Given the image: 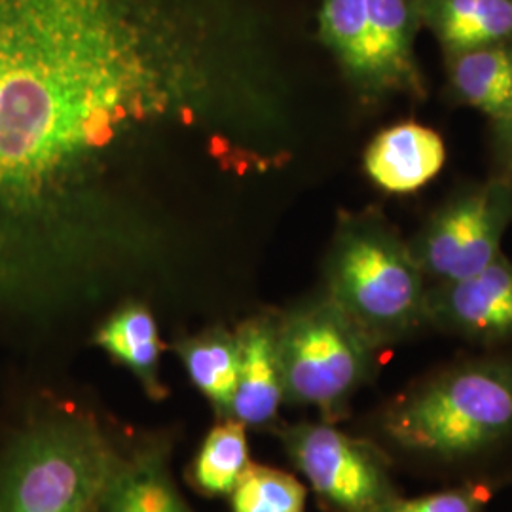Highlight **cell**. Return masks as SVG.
<instances>
[{"label":"cell","instance_id":"6da1fadb","mask_svg":"<svg viewBox=\"0 0 512 512\" xmlns=\"http://www.w3.org/2000/svg\"><path fill=\"white\" fill-rule=\"evenodd\" d=\"M154 0H0V313L33 315L37 226L181 55Z\"/></svg>","mask_w":512,"mask_h":512},{"label":"cell","instance_id":"7a4b0ae2","mask_svg":"<svg viewBox=\"0 0 512 512\" xmlns=\"http://www.w3.org/2000/svg\"><path fill=\"white\" fill-rule=\"evenodd\" d=\"M393 471L442 486H512V353L437 366L357 421Z\"/></svg>","mask_w":512,"mask_h":512},{"label":"cell","instance_id":"3957f363","mask_svg":"<svg viewBox=\"0 0 512 512\" xmlns=\"http://www.w3.org/2000/svg\"><path fill=\"white\" fill-rule=\"evenodd\" d=\"M73 391L38 387L0 408V512H97L129 437Z\"/></svg>","mask_w":512,"mask_h":512},{"label":"cell","instance_id":"277c9868","mask_svg":"<svg viewBox=\"0 0 512 512\" xmlns=\"http://www.w3.org/2000/svg\"><path fill=\"white\" fill-rule=\"evenodd\" d=\"M323 291L382 349L427 329L429 283L410 243L378 213L340 222L325 262Z\"/></svg>","mask_w":512,"mask_h":512},{"label":"cell","instance_id":"5b68a950","mask_svg":"<svg viewBox=\"0 0 512 512\" xmlns=\"http://www.w3.org/2000/svg\"><path fill=\"white\" fill-rule=\"evenodd\" d=\"M277 348L285 406L336 425L351 420L353 401L378 376L384 351L325 291L277 311Z\"/></svg>","mask_w":512,"mask_h":512},{"label":"cell","instance_id":"8992f818","mask_svg":"<svg viewBox=\"0 0 512 512\" xmlns=\"http://www.w3.org/2000/svg\"><path fill=\"white\" fill-rule=\"evenodd\" d=\"M274 437L323 512H380L401 495L384 454L336 423L281 421Z\"/></svg>","mask_w":512,"mask_h":512},{"label":"cell","instance_id":"52a82bcc","mask_svg":"<svg viewBox=\"0 0 512 512\" xmlns=\"http://www.w3.org/2000/svg\"><path fill=\"white\" fill-rule=\"evenodd\" d=\"M512 222V179H495L459 192L427 220L410 243L429 287L467 279L501 253Z\"/></svg>","mask_w":512,"mask_h":512},{"label":"cell","instance_id":"ba28073f","mask_svg":"<svg viewBox=\"0 0 512 512\" xmlns=\"http://www.w3.org/2000/svg\"><path fill=\"white\" fill-rule=\"evenodd\" d=\"M425 323L484 348L512 340V260L501 255L467 279L431 285Z\"/></svg>","mask_w":512,"mask_h":512},{"label":"cell","instance_id":"9c48e42d","mask_svg":"<svg viewBox=\"0 0 512 512\" xmlns=\"http://www.w3.org/2000/svg\"><path fill=\"white\" fill-rule=\"evenodd\" d=\"M177 427L129 431L97 512H196L175 475Z\"/></svg>","mask_w":512,"mask_h":512},{"label":"cell","instance_id":"30bf717a","mask_svg":"<svg viewBox=\"0 0 512 512\" xmlns=\"http://www.w3.org/2000/svg\"><path fill=\"white\" fill-rule=\"evenodd\" d=\"M238 384L230 418L251 431L272 433L281 425L285 406L283 376L277 348V311L243 319L236 327Z\"/></svg>","mask_w":512,"mask_h":512},{"label":"cell","instance_id":"8fae6325","mask_svg":"<svg viewBox=\"0 0 512 512\" xmlns=\"http://www.w3.org/2000/svg\"><path fill=\"white\" fill-rule=\"evenodd\" d=\"M446 162L444 141L435 129L401 122L380 131L365 152L372 183L391 194H410L433 181Z\"/></svg>","mask_w":512,"mask_h":512},{"label":"cell","instance_id":"7c38bea8","mask_svg":"<svg viewBox=\"0 0 512 512\" xmlns=\"http://www.w3.org/2000/svg\"><path fill=\"white\" fill-rule=\"evenodd\" d=\"M93 344L112 361L128 368L150 401L162 403L169 387L162 376L164 342L152 310L145 302L128 300L93 332Z\"/></svg>","mask_w":512,"mask_h":512},{"label":"cell","instance_id":"4fadbf2b","mask_svg":"<svg viewBox=\"0 0 512 512\" xmlns=\"http://www.w3.org/2000/svg\"><path fill=\"white\" fill-rule=\"evenodd\" d=\"M368 37L378 95H423V80L414 59V12L408 0H365Z\"/></svg>","mask_w":512,"mask_h":512},{"label":"cell","instance_id":"5bb4252c","mask_svg":"<svg viewBox=\"0 0 512 512\" xmlns=\"http://www.w3.org/2000/svg\"><path fill=\"white\" fill-rule=\"evenodd\" d=\"M171 349L181 359L188 380L211 406L215 420L230 418L238 384L236 332L222 325L181 336Z\"/></svg>","mask_w":512,"mask_h":512},{"label":"cell","instance_id":"9a60e30c","mask_svg":"<svg viewBox=\"0 0 512 512\" xmlns=\"http://www.w3.org/2000/svg\"><path fill=\"white\" fill-rule=\"evenodd\" d=\"M423 10L450 55L512 38V0H427Z\"/></svg>","mask_w":512,"mask_h":512},{"label":"cell","instance_id":"2e32d148","mask_svg":"<svg viewBox=\"0 0 512 512\" xmlns=\"http://www.w3.org/2000/svg\"><path fill=\"white\" fill-rule=\"evenodd\" d=\"M247 431L234 418L215 420L184 471V480L194 494L226 499L234 492L253 463Z\"/></svg>","mask_w":512,"mask_h":512},{"label":"cell","instance_id":"e0dca14e","mask_svg":"<svg viewBox=\"0 0 512 512\" xmlns=\"http://www.w3.org/2000/svg\"><path fill=\"white\" fill-rule=\"evenodd\" d=\"M450 86L465 105L494 118L512 110V44L501 42L452 54Z\"/></svg>","mask_w":512,"mask_h":512},{"label":"cell","instance_id":"ac0fdd59","mask_svg":"<svg viewBox=\"0 0 512 512\" xmlns=\"http://www.w3.org/2000/svg\"><path fill=\"white\" fill-rule=\"evenodd\" d=\"M321 33L351 82L378 97L365 0H323Z\"/></svg>","mask_w":512,"mask_h":512},{"label":"cell","instance_id":"d6986e66","mask_svg":"<svg viewBox=\"0 0 512 512\" xmlns=\"http://www.w3.org/2000/svg\"><path fill=\"white\" fill-rule=\"evenodd\" d=\"M226 499L230 512H306L308 486L283 469L253 461Z\"/></svg>","mask_w":512,"mask_h":512},{"label":"cell","instance_id":"ffe728a7","mask_svg":"<svg viewBox=\"0 0 512 512\" xmlns=\"http://www.w3.org/2000/svg\"><path fill=\"white\" fill-rule=\"evenodd\" d=\"M495 494L494 490L476 484L442 486L435 492L414 497L401 494L380 512H488Z\"/></svg>","mask_w":512,"mask_h":512},{"label":"cell","instance_id":"44dd1931","mask_svg":"<svg viewBox=\"0 0 512 512\" xmlns=\"http://www.w3.org/2000/svg\"><path fill=\"white\" fill-rule=\"evenodd\" d=\"M497 129H499V143H501L503 156L512 171V110L507 118L497 122Z\"/></svg>","mask_w":512,"mask_h":512}]
</instances>
